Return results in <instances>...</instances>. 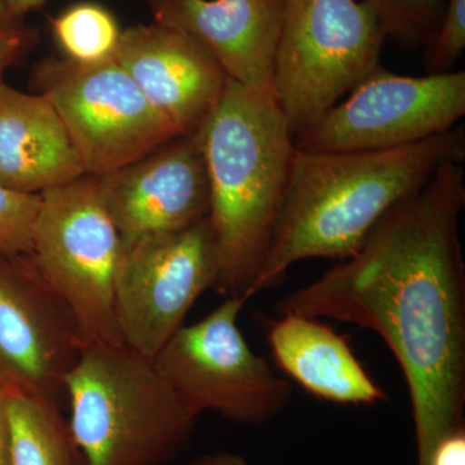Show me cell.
<instances>
[{
	"label": "cell",
	"instance_id": "6da1fadb",
	"mask_svg": "<svg viewBox=\"0 0 465 465\" xmlns=\"http://www.w3.org/2000/svg\"><path fill=\"white\" fill-rule=\"evenodd\" d=\"M464 206L463 162H449L391 207L353 255L275 305L278 314L381 336L406 381L418 465L465 428Z\"/></svg>",
	"mask_w": 465,
	"mask_h": 465
},
{
	"label": "cell",
	"instance_id": "7a4b0ae2",
	"mask_svg": "<svg viewBox=\"0 0 465 465\" xmlns=\"http://www.w3.org/2000/svg\"><path fill=\"white\" fill-rule=\"evenodd\" d=\"M464 125L381 150L314 152L295 146L282 206L252 298L302 260H345L391 207L449 162H464Z\"/></svg>",
	"mask_w": 465,
	"mask_h": 465
},
{
	"label": "cell",
	"instance_id": "3957f363",
	"mask_svg": "<svg viewBox=\"0 0 465 465\" xmlns=\"http://www.w3.org/2000/svg\"><path fill=\"white\" fill-rule=\"evenodd\" d=\"M200 136L217 253L213 289L249 302L282 206L295 139L274 97L231 78Z\"/></svg>",
	"mask_w": 465,
	"mask_h": 465
},
{
	"label": "cell",
	"instance_id": "277c9868",
	"mask_svg": "<svg viewBox=\"0 0 465 465\" xmlns=\"http://www.w3.org/2000/svg\"><path fill=\"white\" fill-rule=\"evenodd\" d=\"M64 391L70 430L88 465L171 463L188 449L200 416L153 361L125 345H84Z\"/></svg>",
	"mask_w": 465,
	"mask_h": 465
},
{
	"label": "cell",
	"instance_id": "5b68a950",
	"mask_svg": "<svg viewBox=\"0 0 465 465\" xmlns=\"http://www.w3.org/2000/svg\"><path fill=\"white\" fill-rule=\"evenodd\" d=\"M385 39L363 0H284L273 92L293 139L381 65Z\"/></svg>",
	"mask_w": 465,
	"mask_h": 465
},
{
	"label": "cell",
	"instance_id": "8992f818",
	"mask_svg": "<svg viewBox=\"0 0 465 465\" xmlns=\"http://www.w3.org/2000/svg\"><path fill=\"white\" fill-rule=\"evenodd\" d=\"M124 244L99 176L84 174L41 194L32 256L72 311L84 347L124 345L115 313V280Z\"/></svg>",
	"mask_w": 465,
	"mask_h": 465
},
{
	"label": "cell",
	"instance_id": "52a82bcc",
	"mask_svg": "<svg viewBox=\"0 0 465 465\" xmlns=\"http://www.w3.org/2000/svg\"><path fill=\"white\" fill-rule=\"evenodd\" d=\"M243 299L229 298L200 322L180 327L153 363L193 411H213L244 425L282 414L292 387L247 344L240 326Z\"/></svg>",
	"mask_w": 465,
	"mask_h": 465
},
{
	"label": "cell",
	"instance_id": "ba28073f",
	"mask_svg": "<svg viewBox=\"0 0 465 465\" xmlns=\"http://www.w3.org/2000/svg\"><path fill=\"white\" fill-rule=\"evenodd\" d=\"M34 82L56 109L92 176L121 170L180 137L115 58L97 65L48 58Z\"/></svg>",
	"mask_w": 465,
	"mask_h": 465
},
{
	"label": "cell",
	"instance_id": "9c48e42d",
	"mask_svg": "<svg viewBox=\"0 0 465 465\" xmlns=\"http://www.w3.org/2000/svg\"><path fill=\"white\" fill-rule=\"evenodd\" d=\"M465 115V72L424 76L375 67L347 99L295 137L300 150L399 148L448 133Z\"/></svg>",
	"mask_w": 465,
	"mask_h": 465
},
{
	"label": "cell",
	"instance_id": "30bf717a",
	"mask_svg": "<svg viewBox=\"0 0 465 465\" xmlns=\"http://www.w3.org/2000/svg\"><path fill=\"white\" fill-rule=\"evenodd\" d=\"M216 281V243L208 217L186 231L124 249L115 313L125 347L154 360Z\"/></svg>",
	"mask_w": 465,
	"mask_h": 465
},
{
	"label": "cell",
	"instance_id": "8fae6325",
	"mask_svg": "<svg viewBox=\"0 0 465 465\" xmlns=\"http://www.w3.org/2000/svg\"><path fill=\"white\" fill-rule=\"evenodd\" d=\"M82 348L72 311L33 256L0 252V384L57 401Z\"/></svg>",
	"mask_w": 465,
	"mask_h": 465
},
{
	"label": "cell",
	"instance_id": "7c38bea8",
	"mask_svg": "<svg viewBox=\"0 0 465 465\" xmlns=\"http://www.w3.org/2000/svg\"><path fill=\"white\" fill-rule=\"evenodd\" d=\"M99 179L124 249L186 231L210 216L200 131Z\"/></svg>",
	"mask_w": 465,
	"mask_h": 465
},
{
	"label": "cell",
	"instance_id": "4fadbf2b",
	"mask_svg": "<svg viewBox=\"0 0 465 465\" xmlns=\"http://www.w3.org/2000/svg\"><path fill=\"white\" fill-rule=\"evenodd\" d=\"M115 60L180 137L201 130L228 81L200 43L157 21L124 30Z\"/></svg>",
	"mask_w": 465,
	"mask_h": 465
},
{
	"label": "cell",
	"instance_id": "5bb4252c",
	"mask_svg": "<svg viewBox=\"0 0 465 465\" xmlns=\"http://www.w3.org/2000/svg\"><path fill=\"white\" fill-rule=\"evenodd\" d=\"M150 5L154 21L189 34L232 81L274 97L284 0H150Z\"/></svg>",
	"mask_w": 465,
	"mask_h": 465
},
{
	"label": "cell",
	"instance_id": "9a60e30c",
	"mask_svg": "<svg viewBox=\"0 0 465 465\" xmlns=\"http://www.w3.org/2000/svg\"><path fill=\"white\" fill-rule=\"evenodd\" d=\"M84 174L74 143L47 97L0 82V183L42 194Z\"/></svg>",
	"mask_w": 465,
	"mask_h": 465
},
{
	"label": "cell",
	"instance_id": "2e32d148",
	"mask_svg": "<svg viewBox=\"0 0 465 465\" xmlns=\"http://www.w3.org/2000/svg\"><path fill=\"white\" fill-rule=\"evenodd\" d=\"M266 339L278 366L318 399L356 406L387 400L348 339L318 318L281 314L266 322Z\"/></svg>",
	"mask_w": 465,
	"mask_h": 465
},
{
	"label": "cell",
	"instance_id": "e0dca14e",
	"mask_svg": "<svg viewBox=\"0 0 465 465\" xmlns=\"http://www.w3.org/2000/svg\"><path fill=\"white\" fill-rule=\"evenodd\" d=\"M2 387L9 465H88L57 401Z\"/></svg>",
	"mask_w": 465,
	"mask_h": 465
},
{
	"label": "cell",
	"instance_id": "ac0fdd59",
	"mask_svg": "<svg viewBox=\"0 0 465 465\" xmlns=\"http://www.w3.org/2000/svg\"><path fill=\"white\" fill-rule=\"evenodd\" d=\"M52 32L65 58L78 65L114 60L122 33L112 12L97 3H78L52 18Z\"/></svg>",
	"mask_w": 465,
	"mask_h": 465
},
{
	"label": "cell",
	"instance_id": "d6986e66",
	"mask_svg": "<svg viewBox=\"0 0 465 465\" xmlns=\"http://www.w3.org/2000/svg\"><path fill=\"white\" fill-rule=\"evenodd\" d=\"M387 34L403 48L428 47L439 32L445 0H363Z\"/></svg>",
	"mask_w": 465,
	"mask_h": 465
},
{
	"label": "cell",
	"instance_id": "ffe728a7",
	"mask_svg": "<svg viewBox=\"0 0 465 465\" xmlns=\"http://www.w3.org/2000/svg\"><path fill=\"white\" fill-rule=\"evenodd\" d=\"M41 194L12 191L0 183V252L32 255Z\"/></svg>",
	"mask_w": 465,
	"mask_h": 465
},
{
	"label": "cell",
	"instance_id": "44dd1931",
	"mask_svg": "<svg viewBox=\"0 0 465 465\" xmlns=\"http://www.w3.org/2000/svg\"><path fill=\"white\" fill-rule=\"evenodd\" d=\"M464 50L465 0H448L439 32L425 48L424 63L428 73L452 72Z\"/></svg>",
	"mask_w": 465,
	"mask_h": 465
},
{
	"label": "cell",
	"instance_id": "7402d4cb",
	"mask_svg": "<svg viewBox=\"0 0 465 465\" xmlns=\"http://www.w3.org/2000/svg\"><path fill=\"white\" fill-rule=\"evenodd\" d=\"M36 39V30L24 25L21 20L0 17V82L5 70L32 50Z\"/></svg>",
	"mask_w": 465,
	"mask_h": 465
},
{
	"label": "cell",
	"instance_id": "603a6c76",
	"mask_svg": "<svg viewBox=\"0 0 465 465\" xmlns=\"http://www.w3.org/2000/svg\"><path fill=\"white\" fill-rule=\"evenodd\" d=\"M430 465H465V428L440 440L433 450Z\"/></svg>",
	"mask_w": 465,
	"mask_h": 465
},
{
	"label": "cell",
	"instance_id": "cb8c5ba5",
	"mask_svg": "<svg viewBox=\"0 0 465 465\" xmlns=\"http://www.w3.org/2000/svg\"><path fill=\"white\" fill-rule=\"evenodd\" d=\"M188 465H251L250 461L242 455L234 452L220 451L213 454L201 455L193 459Z\"/></svg>",
	"mask_w": 465,
	"mask_h": 465
},
{
	"label": "cell",
	"instance_id": "d4e9b609",
	"mask_svg": "<svg viewBox=\"0 0 465 465\" xmlns=\"http://www.w3.org/2000/svg\"><path fill=\"white\" fill-rule=\"evenodd\" d=\"M45 0H3L8 16L21 20L25 15L41 8Z\"/></svg>",
	"mask_w": 465,
	"mask_h": 465
},
{
	"label": "cell",
	"instance_id": "484cf974",
	"mask_svg": "<svg viewBox=\"0 0 465 465\" xmlns=\"http://www.w3.org/2000/svg\"><path fill=\"white\" fill-rule=\"evenodd\" d=\"M0 465H9L8 428L5 418V391L0 384Z\"/></svg>",
	"mask_w": 465,
	"mask_h": 465
},
{
	"label": "cell",
	"instance_id": "4316f807",
	"mask_svg": "<svg viewBox=\"0 0 465 465\" xmlns=\"http://www.w3.org/2000/svg\"><path fill=\"white\" fill-rule=\"evenodd\" d=\"M0 17H9L7 11H5V3H3V0H0Z\"/></svg>",
	"mask_w": 465,
	"mask_h": 465
}]
</instances>
